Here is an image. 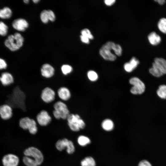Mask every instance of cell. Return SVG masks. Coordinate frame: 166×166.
I'll use <instances>...</instances> for the list:
<instances>
[{
    "instance_id": "cell-15",
    "label": "cell",
    "mask_w": 166,
    "mask_h": 166,
    "mask_svg": "<svg viewBox=\"0 0 166 166\" xmlns=\"http://www.w3.org/2000/svg\"><path fill=\"white\" fill-rule=\"evenodd\" d=\"M41 74L45 78H50L53 76L55 70L54 67L48 63L43 64L41 68Z\"/></svg>"
},
{
    "instance_id": "cell-23",
    "label": "cell",
    "mask_w": 166,
    "mask_h": 166,
    "mask_svg": "<svg viewBox=\"0 0 166 166\" xmlns=\"http://www.w3.org/2000/svg\"><path fill=\"white\" fill-rule=\"evenodd\" d=\"M12 15V11L8 7H4L0 9V18L2 19H8L10 18Z\"/></svg>"
},
{
    "instance_id": "cell-5",
    "label": "cell",
    "mask_w": 166,
    "mask_h": 166,
    "mask_svg": "<svg viewBox=\"0 0 166 166\" xmlns=\"http://www.w3.org/2000/svg\"><path fill=\"white\" fill-rule=\"evenodd\" d=\"M66 120L69 128L73 132H78L85 127V122L78 114L70 113Z\"/></svg>"
},
{
    "instance_id": "cell-37",
    "label": "cell",
    "mask_w": 166,
    "mask_h": 166,
    "mask_svg": "<svg viewBox=\"0 0 166 166\" xmlns=\"http://www.w3.org/2000/svg\"><path fill=\"white\" fill-rule=\"evenodd\" d=\"M155 1L158 2V3L160 5H163L165 2V1L164 0H155Z\"/></svg>"
},
{
    "instance_id": "cell-18",
    "label": "cell",
    "mask_w": 166,
    "mask_h": 166,
    "mask_svg": "<svg viewBox=\"0 0 166 166\" xmlns=\"http://www.w3.org/2000/svg\"><path fill=\"white\" fill-rule=\"evenodd\" d=\"M139 63L138 60L135 57H132L129 62L124 64V69L126 72H131L137 67Z\"/></svg>"
},
{
    "instance_id": "cell-36",
    "label": "cell",
    "mask_w": 166,
    "mask_h": 166,
    "mask_svg": "<svg viewBox=\"0 0 166 166\" xmlns=\"http://www.w3.org/2000/svg\"><path fill=\"white\" fill-rule=\"evenodd\" d=\"M115 0H105L104 1L106 5L108 6H111L115 2Z\"/></svg>"
},
{
    "instance_id": "cell-33",
    "label": "cell",
    "mask_w": 166,
    "mask_h": 166,
    "mask_svg": "<svg viewBox=\"0 0 166 166\" xmlns=\"http://www.w3.org/2000/svg\"><path fill=\"white\" fill-rule=\"evenodd\" d=\"M49 18V20L52 21H54L56 19L55 14L53 11L50 10H48Z\"/></svg>"
},
{
    "instance_id": "cell-11",
    "label": "cell",
    "mask_w": 166,
    "mask_h": 166,
    "mask_svg": "<svg viewBox=\"0 0 166 166\" xmlns=\"http://www.w3.org/2000/svg\"><path fill=\"white\" fill-rule=\"evenodd\" d=\"M13 115V109L10 105L4 104L0 106V117L2 120L7 121L11 119Z\"/></svg>"
},
{
    "instance_id": "cell-19",
    "label": "cell",
    "mask_w": 166,
    "mask_h": 166,
    "mask_svg": "<svg viewBox=\"0 0 166 166\" xmlns=\"http://www.w3.org/2000/svg\"><path fill=\"white\" fill-rule=\"evenodd\" d=\"M101 126L104 130L107 132H110L113 129L114 124L113 121L111 120L106 119L102 121Z\"/></svg>"
},
{
    "instance_id": "cell-20",
    "label": "cell",
    "mask_w": 166,
    "mask_h": 166,
    "mask_svg": "<svg viewBox=\"0 0 166 166\" xmlns=\"http://www.w3.org/2000/svg\"><path fill=\"white\" fill-rule=\"evenodd\" d=\"M148 39L150 43L154 45L158 44L161 41L160 36L154 32H152L149 34Z\"/></svg>"
},
{
    "instance_id": "cell-6",
    "label": "cell",
    "mask_w": 166,
    "mask_h": 166,
    "mask_svg": "<svg viewBox=\"0 0 166 166\" xmlns=\"http://www.w3.org/2000/svg\"><path fill=\"white\" fill-rule=\"evenodd\" d=\"M20 127L24 130H28L32 134H36L38 131V127L36 121L29 117L21 118L19 121Z\"/></svg>"
},
{
    "instance_id": "cell-25",
    "label": "cell",
    "mask_w": 166,
    "mask_h": 166,
    "mask_svg": "<svg viewBox=\"0 0 166 166\" xmlns=\"http://www.w3.org/2000/svg\"><path fill=\"white\" fill-rule=\"evenodd\" d=\"M23 161L24 164L26 166H38L36 161L32 158L25 156L23 159Z\"/></svg>"
},
{
    "instance_id": "cell-12",
    "label": "cell",
    "mask_w": 166,
    "mask_h": 166,
    "mask_svg": "<svg viewBox=\"0 0 166 166\" xmlns=\"http://www.w3.org/2000/svg\"><path fill=\"white\" fill-rule=\"evenodd\" d=\"M36 120L38 123L42 126L49 124L52 121V117L46 110H42L37 114Z\"/></svg>"
},
{
    "instance_id": "cell-7",
    "label": "cell",
    "mask_w": 166,
    "mask_h": 166,
    "mask_svg": "<svg viewBox=\"0 0 166 166\" xmlns=\"http://www.w3.org/2000/svg\"><path fill=\"white\" fill-rule=\"evenodd\" d=\"M25 156L30 157L34 159L38 165H41L44 160L43 155L38 148L31 147L26 149L24 152Z\"/></svg>"
},
{
    "instance_id": "cell-35",
    "label": "cell",
    "mask_w": 166,
    "mask_h": 166,
    "mask_svg": "<svg viewBox=\"0 0 166 166\" xmlns=\"http://www.w3.org/2000/svg\"><path fill=\"white\" fill-rule=\"evenodd\" d=\"M80 38L81 41L85 43L88 44L89 43V39L88 38L84 36L81 35Z\"/></svg>"
},
{
    "instance_id": "cell-38",
    "label": "cell",
    "mask_w": 166,
    "mask_h": 166,
    "mask_svg": "<svg viewBox=\"0 0 166 166\" xmlns=\"http://www.w3.org/2000/svg\"><path fill=\"white\" fill-rule=\"evenodd\" d=\"M40 0H33V2L35 3H37L40 1Z\"/></svg>"
},
{
    "instance_id": "cell-21",
    "label": "cell",
    "mask_w": 166,
    "mask_h": 166,
    "mask_svg": "<svg viewBox=\"0 0 166 166\" xmlns=\"http://www.w3.org/2000/svg\"><path fill=\"white\" fill-rule=\"evenodd\" d=\"M81 166H96V161L92 156H89L85 157L81 161Z\"/></svg>"
},
{
    "instance_id": "cell-31",
    "label": "cell",
    "mask_w": 166,
    "mask_h": 166,
    "mask_svg": "<svg viewBox=\"0 0 166 166\" xmlns=\"http://www.w3.org/2000/svg\"><path fill=\"white\" fill-rule=\"evenodd\" d=\"M81 35L85 36L89 39H92L93 37L90 31L87 29H84L81 31Z\"/></svg>"
},
{
    "instance_id": "cell-32",
    "label": "cell",
    "mask_w": 166,
    "mask_h": 166,
    "mask_svg": "<svg viewBox=\"0 0 166 166\" xmlns=\"http://www.w3.org/2000/svg\"><path fill=\"white\" fill-rule=\"evenodd\" d=\"M7 67V64L3 59L0 58V70L6 69Z\"/></svg>"
},
{
    "instance_id": "cell-13",
    "label": "cell",
    "mask_w": 166,
    "mask_h": 166,
    "mask_svg": "<svg viewBox=\"0 0 166 166\" xmlns=\"http://www.w3.org/2000/svg\"><path fill=\"white\" fill-rule=\"evenodd\" d=\"M2 162L3 166H18L19 159L16 155L9 153L3 157Z\"/></svg>"
},
{
    "instance_id": "cell-4",
    "label": "cell",
    "mask_w": 166,
    "mask_h": 166,
    "mask_svg": "<svg viewBox=\"0 0 166 166\" xmlns=\"http://www.w3.org/2000/svg\"><path fill=\"white\" fill-rule=\"evenodd\" d=\"M149 73L153 76L159 77L166 74V60L162 58H156L149 69Z\"/></svg>"
},
{
    "instance_id": "cell-29",
    "label": "cell",
    "mask_w": 166,
    "mask_h": 166,
    "mask_svg": "<svg viewBox=\"0 0 166 166\" xmlns=\"http://www.w3.org/2000/svg\"><path fill=\"white\" fill-rule=\"evenodd\" d=\"M40 18L43 23L45 24L48 22L49 20L48 10H44L41 12Z\"/></svg>"
},
{
    "instance_id": "cell-2",
    "label": "cell",
    "mask_w": 166,
    "mask_h": 166,
    "mask_svg": "<svg viewBox=\"0 0 166 166\" xmlns=\"http://www.w3.org/2000/svg\"><path fill=\"white\" fill-rule=\"evenodd\" d=\"M24 41V38L21 34L16 33L9 36L5 40L4 44L10 50L14 51L19 49L22 46Z\"/></svg>"
},
{
    "instance_id": "cell-9",
    "label": "cell",
    "mask_w": 166,
    "mask_h": 166,
    "mask_svg": "<svg viewBox=\"0 0 166 166\" xmlns=\"http://www.w3.org/2000/svg\"><path fill=\"white\" fill-rule=\"evenodd\" d=\"M56 148L61 151L65 148L66 151L69 154H72L75 151V147L73 142L66 138H64L58 140L56 144Z\"/></svg>"
},
{
    "instance_id": "cell-30",
    "label": "cell",
    "mask_w": 166,
    "mask_h": 166,
    "mask_svg": "<svg viewBox=\"0 0 166 166\" xmlns=\"http://www.w3.org/2000/svg\"><path fill=\"white\" fill-rule=\"evenodd\" d=\"M8 27L3 22L0 21V35L6 36L8 32Z\"/></svg>"
},
{
    "instance_id": "cell-17",
    "label": "cell",
    "mask_w": 166,
    "mask_h": 166,
    "mask_svg": "<svg viewBox=\"0 0 166 166\" xmlns=\"http://www.w3.org/2000/svg\"><path fill=\"white\" fill-rule=\"evenodd\" d=\"M57 94L62 101H67L71 98V94L70 90L65 86L60 87L57 90Z\"/></svg>"
},
{
    "instance_id": "cell-28",
    "label": "cell",
    "mask_w": 166,
    "mask_h": 166,
    "mask_svg": "<svg viewBox=\"0 0 166 166\" xmlns=\"http://www.w3.org/2000/svg\"><path fill=\"white\" fill-rule=\"evenodd\" d=\"M89 79L92 81H95L97 80L98 76L97 73L93 70H89L87 73Z\"/></svg>"
},
{
    "instance_id": "cell-8",
    "label": "cell",
    "mask_w": 166,
    "mask_h": 166,
    "mask_svg": "<svg viewBox=\"0 0 166 166\" xmlns=\"http://www.w3.org/2000/svg\"><path fill=\"white\" fill-rule=\"evenodd\" d=\"M130 84L133 86L130 89L131 93L134 95L141 94L145 91V89L144 83L138 78L134 77L129 81Z\"/></svg>"
},
{
    "instance_id": "cell-3",
    "label": "cell",
    "mask_w": 166,
    "mask_h": 166,
    "mask_svg": "<svg viewBox=\"0 0 166 166\" xmlns=\"http://www.w3.org/2000/svg\"><path fill=\"white\" fill-rule=\"evenodd\" d=\"M53 108V114L57 120H66L70 114L67 105L61 101H58L55 103Z\"/></svg>"
},
{
    "instance_id": "cell-16",
    "label": "cell",
    "mask_w": 166,
    "mask_h": 166,
    "mask_svg": "<svg viewBox=\"0 0 166 166\" xmlns=\"http://www.w3.org/2000/svg\"><path fill=\"white\" fill-rule=\"evenodd\" d=\"M13 28L18 31H24L29 26V24L25 19L19 18L14 20L12 23Z\"/></svg>"
},
{
    "instance_id": "cell-26",
    "label": "cell",
    "mask_w": 166,
    "mask_h": 166,
    "mask_svg": "<svg viewBox=\"0 0 166 166\" xmlns=\"http://www.w3.org/2000/svg\"><path fill=\"white\" fill-rule=\"evenodd\" d=\"M157 26L161 32L166 34V18H162L160 19L158 22Z\"/></svg>"
},
{
    "instance_id": "cell-34",
    "label": "cell",
    "mask_w": 166,
    "mask_h": 166,
    "mask_svg": "<svg viewBox=\"0 0 166 166\" xmlns=\"http://www.w3.org/2000/svg\"><path fill=\"white\" fill-rule=\"evenodd\" d=\"M138 166H152V165L148 161L143 160L139 162Z\"/></svg>"
},
{
    "instance_id": "cell-24",
    "label": "cell",
    "mask_w": 166,
    "mask_h": 166,
    "mask_svg": "<svg viewBox=\"0 0 166 166\" xmlns=\"http://www.w3.org/2000/svg\"><path fill=\"white\" fill-rule=\"evenodd\" d=\"M156 93L160 98L166 99V85H162L159 86L156 91Z\"/></svg>"
},
{
    "instance_id": "cell-27",
    "label": "cell",
    "mask_w": 166,
    "mask_h": 166,
    "mask_svg": "<svg viewBox=\"0 0 166 166\" xmlns=\"http://www.w3.org/2000/svg\"><path fill=\"white\" fill-rule=\"evenodd\" d=\"M61 70L62 73L66 76L71 73L73 71L72 66L68 64H64L61 67Z\"/></svg>"
},
{
    "instance_id": "cell-14",
    "label": "cell",
    "mask_w": 166,
    "mask_h": 166,
    "mask_svg": "<svg viewBox=\"0 0 166 166\" xmlns=\"http://www.w3.org/2000/svg\"><path fill=\"white\" fill-rule=\"evenodd\" d=\"M15 79L13 75L8 71L2 72L0 75V82L3 86L7 87L13 84Z\"/></svg>"
},
{
    "instance_id": "cell-22",
    "label": "cell",
    "mask_w": 166,
    "mask_h": 166,
    "mask_svg": "<svg viewBox=\"0 0 166 166\" xmlns=\"http://www.w3.org/2000/svg\"><path fill=\"white\" fill-rule=\"evenodd\" d=\"M77 142L79 145L84 147L90 144L91 143V140L88 137L81 135L78 137Z\"/></svg>"
},
{
    "instance_id": "cell-10",
    "label": "cell",
    "mask_w": 166,
    "mask_h": 166,
    "mask_svg": "<svg viewBox=\"0 0 166 166\" xmlns=\"http://www.w3.org/2000/svg\"><path fill=\"white\" fill-rule=\"evenodd\" d=\"M42 100L45 103H49L55 99L56 93L55 91L49 87L44 88L42 91L40 95Z\"/></svg>"
},
{
    "instance_id": "cell-1",
    "label": "cell",
    "mask_w": 166,
    "mask_h": 166,
    "mask_svg": "<svg viewBox=\"0 0 166 166\" xmlns=\"http://www.w3.org/2000/svg\"><path fill=\"white\" fill-rule=\"evenodd\" d=\"M112 50L118 56H120L122 54V49L121 46L112 42H107L100 49L99 53L105 60L114 61L116 59V56L112 53Z\"/></svg>"
},
{
    "instance_id": "cell-39",
    "label": "cell",
    "mask_w": 166,
    "mask_h": 166,
    "mask_svg": "<svg viewBox=\"0 0 166 166\" xmlns=\"http://www.w3.org/2000/svg\"><path fill=\"white\" fill-rule=\"evenodd\" d=\"M29 0H24V2L26 4H28L29 3Z\"/></svg>"
}]
</instances>
